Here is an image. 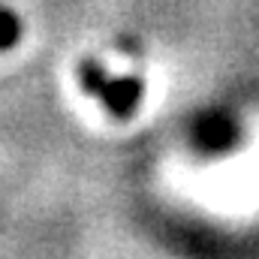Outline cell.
I'll return each mask as SVG.
<instances>
[{"label": "cell", "mask_w": 259, "mask_h": 259, "mask_svg": "<svg viewBox=\"0 0 259 259\" xmlns=\"http://www.w3.org/2000/svg\"><path fill=\"white\" fill-rule=\"evenodd\" d=\"M18 36H21V21L6 6H0V52L12 49L18 42Z\"/></svg>", "instance_id": "obj_2"}, {"label": "cell", "mask_w": 259, "mask_h": 259, "mask_svg": "<svg viewBox=\"0 0 259 259\" xmlns=\"http://www.w3.org/2000/svg\"><path fill=\"white\" fill-rule=\"evenodd\" d=\"M78 78H81V88L88 94L100 97L106 103V109L112 115H118V118L133 115L139 109V103H142V94H145V88H142L139 78H133V75L112 78L97 61H84V64L78 66Z\"/></svg>", "instance_id": "obj_1"}]
</instances>
